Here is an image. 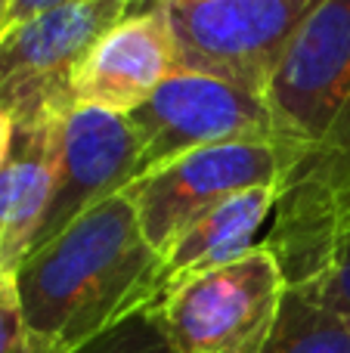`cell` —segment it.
Returning <instances> with one entry per match:
<instances>
[{
    "instance_id": "12",
    "label": "cell",
    "mask_w": 350,
    "mask_h": 353,
    "mask_svg": "<svg viewBox=\"0 0 350 353\" xmlns=\"http://www.w3.org/2000/svg\"><path fill=\"white\" fill-rule=\"evenodd\" d=\"M264 353H350V323L310 294L289 288Z\"/></svg>"
},
{
    "instance_id": "16",
    "label": "cell",
    "mask_w": 350,
    "mask_h": 353,
    "mask_svg": "<svg viewBox=\"0 0 350 353\" xmlns=\"http://www.w3.org/2000/svg\"><path fill=\"white\" fill-rule=\"evenodd\" d=\"M65 3H74V0H10V6H6L3 16H0V37L10 34L19 25H25L28 19L56 10V6H65Z\"/></svg>"
},
{
    "instance_id": "13",
    "label": "cell",
    "mask_w": 350,
    "mask_h": 353,
    "mask_svg": "<svg viewBox=\"0 0 350 353\" xmlns=\"http://www.w3.org/2000/svg\"><path fill=\"white\" fill-rule=\"evenodd\" d=\"M291 288L310 294L313 301H320L322 307L341 313V316H350V199L329 232L316 273L304 285Z\"/></svg>"
},
{
    "instance_id": "10",
    "label": "cell",
    "mask_w": 350,
    "mask_h": 353,
    "mask_svg": "<svg viewBox=\"0 0 350 353\" xmlns=\"http://www.w3.org/2000/svg\"><path fill=\"white\" fill-rule=\"evenodd\" d=\"M62 152V118L16 124L12 146L0 168V270L16 273L41 236L56 192Z\"/></svg>"
},
{
    "instance_id": "11",
    "label": "cell",
    "mask_w": 350,
    "mask_h": 353,
    "mask_svg": "<svg viewBox=\"0 0 350 353\" xmlns=\"http://www.w3.org/2000/svg\"><path fill=\"white\" fill-rule=\"evenodd\" d=\"M279 189L258 186L217 201L192 217L161 251V294L183 279L217 270L260 245V232L273 220Z\"/></svg>"
},
{
    "instance_id": "9",
    "label": "cell",
    "mask_w": 350,
    "mask_h": 353,
    "mask_svg": "<svg viewBox=\"0 0 350 353\" xmlns=\"http://www.w3.org/2000/svg\"><path fill=\"white\" fill-rule=\"evenodd\" d=\"M136 176H140V140L130 118L90 105L72 109L62 118L59 176L34 248L59 236L90 205L124 192Z\"/></svg>"
},
{
    "instance_id": "5",
    "label": "cell",
    "mask_w": 350,
    "mask_h": 353,
    "mask_svg": "<svg viewBox=\"0 0 350 353\" xmlns=\"http://www.w3.org/2000/svg\"><path fill=\"white\" fill-rule=\"evenodd\" d=\"M180 68L217 74L264 97L295 34L326 0H161Z\"/></svg>"
},
{
    "instance_id": "19",
    "label": "cell",
    "mask_w": 350,
    "mask_h": 353,
    "mask_svg": "<svg viewBox=\"0 0 350 353\" xmlns=\"http://www.w3.org/2000/svg\"><path fill=\"white\" fill-rule=\"evenodd\" d=\"M347 323H350V316H347Z\"/></svg>"
},
{
    "instance_id": "4",
    "label": "cell",
    "mask_w": 350,
    "mask_h": 353,
    "mask_svg": "<svg viewBox=\"0 0 350 353\" xmlns=\"http://www.w3.org/2000/svg\"><path fill=\"white\" fill-rule=\"evenodd\" d=\"M158 0H74L0 37V109L12 124L59 121L74 109L72 78L93 43Z\"/></svg>"
},
{
    "instance_id": "17",
    "label": "cell",
    "mask_w": 350,
    "mask_h": 353,
    "mask_svg": "<svg viewBox=\"0 0 350 353\" xmlns=\"http://www.w3.org/2000/svg\"><path fill=\"white\" fill-rule=\"evenodd\" d=\"M12 134H16V124H12V118L6 115L3 109H0V168H3L6 155H10V146H12Z\"/></svg>"
},
{
    "instance_id": "8",
    "label": "cell",
    "mask_w": 350,
    "mask_h": 353,
    "mask_svg": "<svg viewBox=\"0 0 350 353\" xmlns=\"http://www.w3.org/2000/svg\"><path fill=\"white\" fill-rule=\"evenodd\" d=\"M180 72V43L165 3L130 12L109 28L72 78V103L130 115Z\"/></svg>"
},
{
    "instance_id": "14",
    "label": "cell",
    "mask_w": 350,
    "mask_h": 353,
    "mask_svg": "<svg viewBox=\"0 0 350 353\" xmlns=\"http://www.w3.org/2000/svg\"><path fill=\"white\" fill-rule=\"evenodd\" d=\"M78 353H174L171 344L165 341L161 329L155 325L152 313H140V316L121 323L118 329H112L109 335L96 338L93 344H87Z\"/></svg>"
},
{
    "instance_id": "18",
    "label": "cell",
    "mask_w": 350,
    "mask_h": 353,
    "mask_svg": "<svg viewBox=\"0 0 350 353\" xmlns=\"http://www.w3.org/2000/svg\"><path fill=\"white\" fill-rule=\"evenodd\" d=\"M10 6V0H0V16H3V10Z\"/></svg>"
},
{
    "instance_id": "3",
    "label": "cell",
    "mask_w": 350,
    "mask_h": 353,
    "mask_svg": "<svg viewBox=\"0 0 350 353\" xmlns=\"http://www.w3.org/2000/svg\"><path fill=\"white\" fill-rule=\"evenodd\" d=\"M289 279L264 242L248 254L171 285L152 307L174 353H264Z\"/></svg>"
},
{
    "instance_id": "2",
    "label": "cell",
    "mask_w": 350,
    "mask_h": 353,
    "mask_svg": "<svg viewBox=\"0 0 350 353\" xmlns=\"http://www.w3.org/2000/svg\"><path fill=\"white\" fill-rule=\"evenodd\" d=\"M16 292L31 353H78L161 298V257L115 192L31 251Z\"/></svg>"
},
{
    "instance_id": "6",
    "label": "cell",
    "mask_w": 350,
    "mask_h": 353,
    "mask_svg": "<svg viewBox=\"0 0 350 353\" xmlns=\"http://www.w3.org/2000/svg\"><path fill=\"white\" fill-rule=\"evenodd\" d=\"M282 165L279 140L217 143L140 174L124 195L134 205L146 242L161 257L167 242L217 201L258 186L279 189Z\"/></svg>"
},
{
    "instance_id": "1",
    "label": "cell",
    "mask_w": 350,
    "mask_h": 353,
    "mask_svg": "<svg viewBox=\"0 0 350 353\" xmlns=\"http://www.w3.org/2000/svg\"><path fill=\"white\" fill-rule=\"evenodd\" d=\"M264 99L285 159L264 245L291 288L316 273L350 199V0H326L304 22Z\"/></svg>"
},
{
    "instance_id": "7",
    "label": "cell",
    "mask_w": 350,
    "mask_h": 353,
    "mask_svg": "<svg viewBox=\"0 0 350 353\" xmlns=\"http://www.w3.org/2000/svg\"><path fill=\"white\" fill-rule=\"evenodd\" d=\"M127 118L140 140V174L217 143L276 140L264 97L192 68L171 74Z\"/></svg>"
},
{
    "instance_id": "15",
    "label": "cell",
    "mask_w": 350,
    "mask_h": 353,
    "mask_svg": "<svg viewBox=\"0 0 350 353\" xmlns=\"http://www.w3.org/2000/svg\"><path fill=\"white\" fill-rule=\"evenodd\" d=\"M0 353H31L22 307H19L16 273H3V270H0Z\"/></svg>"
}]
</instances>
